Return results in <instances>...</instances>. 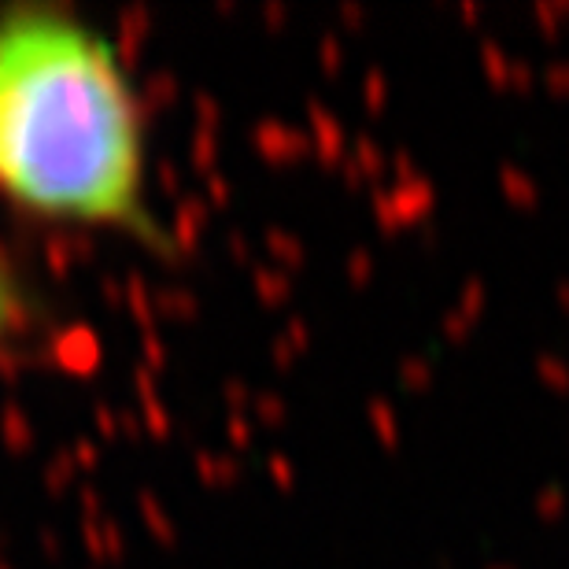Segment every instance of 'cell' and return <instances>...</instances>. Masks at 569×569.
<instances>
[{"label": "cell", "mask_w": 569, "mask_h": 569, "mask_svg": "<svg viewBox=\"0 0 569 569\" xmlns=\"http://www.w3.org/2000/svg\"><path fill=\"white\" fill-rule=\"evenodd\" d=\"M148 178L145 100L115 37L63 4L0 8V203L171 251Z\"/></svg>", "instance_id": "obj_1"}, {"label": "cell", "mask_w": 569, "mask_h": 569, "mask_svg": "<svg viewBox=\"0 0 569 569\" xmlns=\"http://www.w3.org/2000/svg\"><path fill=\"white\" fill-rule=\"evenodd\" d=\"M26 322V300H23V285H18L15 267L4 259L0 251V356L4 348L15 341V333L23 330Z\"/></svg>", "instance_id": "obj_2"}]
</instances>
